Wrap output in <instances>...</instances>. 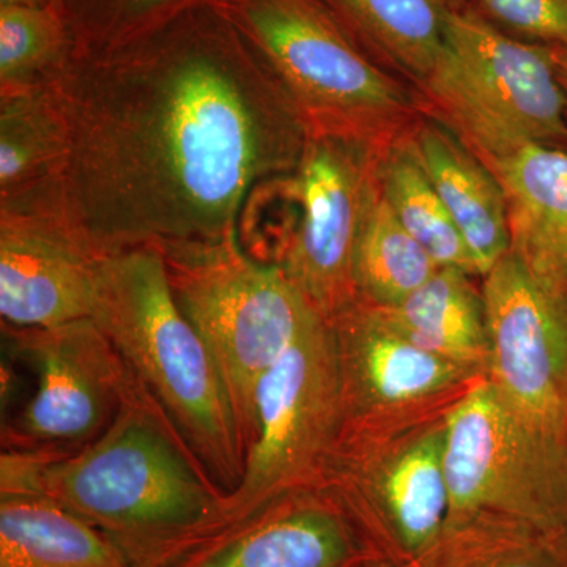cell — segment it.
Listing matches in <instances>:
<instances>
[{"mask_svg": "<svg viewBox=\"0 0 567 567\" xmlns=\"http://www.w3.org/2000/svg\"><path fill=\"white\" fill-rule=\"evenodd\" d=\"M330 323L341 385L339 436H386L445 416L486 379L417 346L364 301Z\"/></svg>", "mask_w": 567, "mask_h": 567, "instance_id": "cell-12", "label": "cell"}, {"mask_svg": "<svg viewBox=\"0 0 567 567\" xmlns=\"http://www.w3.org/2000/svg\"><path fill=\"white\" fill-rule=\"evenodd\" d=\"M439 268L395 218L380 188L354 249L358 300L375 308H394L427 282Z\"/></svg>", "mask_w": 567, "mask_h": 567, "instance_id": "cell-25", "label": "cell"}, {"mask_svg": "<svg viewBox=\"0 0 567 567\" xmlns=\"http://www.w3.org/2000/svg\"><path fill=\"white\" fill-rule=\"evenodd\" d=\"M361 50L415 91L434 70L464 0H320Z\"/></svg>", "mask_w": 567, "mask_h": 567, "instance_id": "cell-18", "label": "cell"}, {"mask_svg": "<svg viewBox=\"0 0 567 567\" xmlns=\"http://www.w3.org/2000/svg\"><path fill=\"white\" fill-rule=\"evenodd\" d=\"M450 518L488 513L567 535V450L481 380L446 415Z\"/></svg>", "mask_w": 567, "mask_h": 567, "instance_id": "cell-8", "label": "cell"}, {"mask_svg": "<svg viewBox=\"0 0 567 567\" xmlns=\"http://www.w3.org/2000/svg\"><path fill=\"white\" fill-rule=\"evenodd\" d=\"M473 9L514 39L567 47V0H475Z\"/></svg>", "mask_w": 567, "mask_h": 567, "instance_id": "cell-27", "label": "cell"}, {"mask_svg": "<svg viewBox=\"0 0 567 567\" xmlns=\"http://www.w3.org/2000/svg\"><path fill=\"white\" fill-rule=\"evenodd\" d=\"M78 58L55 3L0 7V96L55 87Z\"/></svg>", "mask_w": 567, "mask_h": 567, "instance_id": "cell-24", "label": "cell"}, {"mask_svg": "<svg viewBox=\"0 0 567 567\" xmlns=\"http://www.w3.org/2000/svg\"><path fill=\"white\" fill-rule=\"evenodd\" d=\"M379 178L395 218L439 267L461 268L480 278L464 238L417 158L410 130L386 145Z\"/></svg>", "mask_w": 567, "mask_h": 567, "instance_id": "cell-23", "label": "cell"}, {"mask_svg": "<svg viewBox=\"0 0 567 567\" xmlns=\"http://www.w3.org/2000/svg\"><path fill=\"white\" fill-rule=\"evenodd\" d=\"M91 319L212 483L230 494L245 473L240 427L210 349L175 301L162 249L104 257Z\"/></svg>", "mask_w": 567, "mask_h": 567, "instance_id": "cell-3", "label": "cell"}, {"mask_svg": "<svg viewBox=\"0 0 567 567\" xmlns=\"http://www.w3.org/2000/svg\"><path fill=\"white\" fill-rule=\"evenodd\" d=\"M55 92L70 130L62 208L102 256L240 237L311 133L219 6L80 55Z\"/></svg>", "mask_w": 567, "mask_h": 567, "instance_id": "cell-1", "label": "cell"}, {"mask_svg": "<svg viewBox=\"0 0 567 567\" xmlns=\"http://www.w3.org/2000/svg\"><path fill=\"white\" fill-rule=\"evenodd\" d=\"M488 164L527 145L567 153V104L554 47L514 39L473 7L454 13L445 44L417 91Z\"/></svg>", "mask_w": 567, "mask_h": 567, "instance_id": "cell-6", "label": "cell"}, {"mask_svg": "<svg viewBox=\"0 0 567 567\" xmlns=\"http://www.w3.org/2000/svg\"><path fill=\"white\" fill-rule=\"evenodd\" d=\"M487 380L536 432L567 450V287L513 252L483 276Z\"/></svg>", "mask_w": 567, "mask_h": 567, "instance_id": "cell-13", "label": "cell"}, {"mask_svg": "<svg viewBox=\"0 0 567 567\" xmlns=\"http://www.w3.org/2000/svg\"><path fill=\"white\" fill-rule=\"evenodd\" d=\"M417 567H567V535L480 513L450 518Z\"/></svg>", "mask_w": 567, "mask_h": 567, "instance_id": "cell-22", "label": "cell"}, {"mask_svg": "<svg viewBox=\"0 0 567 567\" xmlns=\"http://www.w3.org/2000/svg\"><path fill=\"white\" fill-rule=\"evenodd\" d=\"M410 136L483 278L511 249L502 183L472 147L435 115L425 112L410 130Z\"/></svg>", "mask_w": 567, "mask_h": 567, "instance_id": "cell-16", "label": "cell"}, {"mask_svg": "<svg viewBox=\"0 0 567 567\" xmlns=\"http://www.w3.org/2000/svg\"><path fill=\"white\" fill-rule=\"evenodd\" d=\"M383 559L341 499L317 486L235 518L171 567H371Z\"/></svg>", "mask_w": 567, "mask_h": 567, "instance_id": "cell-15", "label": "cell"}, {"mask_svg": "<svg viewBox=\"0 0 567 567\" xmlns=\"http://www.w3.org/2000/svg\"><path fill=\"white\" fill-rule=\"evenodd\" d=\"M224 0H55L76 40L78 58L99 54L162 28L178 14Z\"/></svg>", "mask_w": 567, "mask_h": 567, "instance_id": "cell-26", "label": "cell"}, {"mask_svg": "<svg viewBox=\"0 0 567 567\" xmlns=\"http://www.w3.org/2000/svg\"><path fill=\"white\" fill-rule=\"evenodd\" d=\"M102 256L66 218L61 196L0 207V317L11 328L91 319Z\"/></svg>", "mask_w": 567, "mask_h": 567, "instance_id": "cell-14", "label": "cell"}, {"mask_svg": "<svg viewBox=\"0 0 567 567\" xmlns=\"http://www.w3.org/2000/svg\"><path fill=\"white\" fill-rule=\"evenodd\" d=\"M487 166L505 189L509 251L567 287V153L527 145Z\"/></svg>", "mask_w": 567, "mask_h": 567, "instance_id": "cell-17", "label": "cell"}, {"mask_svg": "<svg viewBox=\"0 0 567 567\" xmlns=\"http://www.w3.org/2000/svg\"><path fill=\"white\" fill-rule=\"evenodd\" d=\"M55 0H0L2 6H32V7H47L52 6Z\"/></svg>", "mask_w": 567, "mask_h": 567, "instance_id": "cell-29", "label": "cell"}, {"mask_svg": "<svg viewBox=\"0 0 567 567\" xmlns=\"http://www.w3.org/2000/svg\"><path fill=\"white\" fill-rule=\"evenodd\" d=\"M37 494L99 528L134 567H171L229 524L226 494L140 385L102 435L44 464Z\"/></svg>", "mask_w": 567, "mask_h": 567, "instance_id": "cell-2", "label": "cell"}, {"mask_svg": "<svg viewBox=\"0 0 567 567\" xmlns=\"http://www.w3.org/2000/svg\"><path fill=\"white\" fill-rule=\"evenodd\" d=\"M388 144L309 133L287 178L298 215L271 262L328 322L358 301L354 249L380 193V158Z\"/></svg>", "mask_w": 567, "mask_h": 567, "instance_id": "cell-9", "label": "cell"}, {"mask_svg": "<svg viewBox=\"0 0 567 567\" xmlns=\"http://www.w3.org/2000/svg\"><path fill=\"white\" fill-rule=\"evenodd\" d=\"M156 248L175 301L221 371L246 457L257 383L322 315L279 265L254 256L240 237Z\"/></svg>", "mask_w": 567, "mask_h": 567, "instance_id": "cell-5", "label": "cell"}, {"mask_svg": "<svg viewBox=\"0 0 567 567\" xmlns=\"http://www.w3.org/2000/svg\"><path fill=\"white\" fill-rule=\"evenodd\" d=\"M0 567H134L121 548L54 499L0 495Z\"/></svg>", "mask_w": 567, "mask_h": 567, "instance_id": "cell-21", "label": "cell"}, {"mask_svg": "<svg viewBox=\"0 0 567 567\" xmlns=\"http://www.w3.org/2000/svg\"><path fill=\"white\" fill-rule=\"evenodd\" d=\"M341 429L333 330L320 316L257 383L244 477L226 494L229 522L287 492L322 486Z\"/></svg>", "mask_w": 567, "mask_h": 567, "instance_id": "cell-7", "label": "cell"}, {"mask_svg": "<svg viewBox=\"0 0 567 567\" xmlns=\"http://www.w3.org/2000/svg\"><path fill=\"white\" fill-rule=\"evenodd\" d=\"M69 151L55 87L0 96V205L61 192Z\"/></svg>", "mask_w": 567, "mask_h": 567, "instance_id": "cell-19", "label": "cell"}, {"mask_svg": "<svg viewBox=\"0 0 567 567\" xmlns=\"http://www.w3.org/2000/svg\"><path fill=\"white\" fill-rule=\"evenodd\" d=\"M555 65H557V74L563 92H565L567 104V47H554Z\"/></svg>", "mask_w": 567, "mask_h": 567, "instance_id": "cell-28", "label": "cell"}, {"mask_svg": "<svg viewBox=\"0 0 567 567\" xmlns=\"http://www.w3.org/2000/svg\"><path fill=\"white\" fill-rule=\"evenodd\" d=\"M11 360L35 375L31 398L2 424L3 450L71 454L102 435L136 390L92 319L52 328L2 324Z\"/></svg>", "mask_w": 567, "mask_h": 567, "instance_id": "cell-10", "label": "cell"}, {"mask_svg": "<svg viewBox=\"0 0 567 567\" xmlns=\"http://www.w3.org/2000/svg\"><path fill=\"white\" fill-rule=\"evenodd\" d=\"M371 567H417L416 563H402L393 561V559H383V561L375 563Z\"/></svg>", "mask_w": 567, "mask_h": 567, "instance_id": "cell-30", "label": "cell"}, {"mask_svg": "<svg viewBox=\"0 0 567 567\" xmlns=\"http://www.w3.org/2000/svg\"><path fill=\"white\" fill-rule=\"evenodd\" d=\"M221 9L281 82L309 132L391 142L427 112L320 0H224Z\"/></svg>", "mask_w": 567, "mask_h": 567, "instance_id": "cell-4", "label": "cell"}, {"mask_svg": "<svg viewBox=\"0 0 567 567\" xmlns=\"http://www.w3.org/2000/svg\"><path fill=\"white\" fill-rule=\"evenodd\" d=\"M446 415L386 436H339L322 486L385 557L417 563L450 517Z\"/></svg>", "mask_w": 567, "mask_h": 567, "instance_id": "cell-11", "label": "cell"}, {"mask_svg": "<svg viewBox=\"0 0 567 567\" xmlns=\"http://www.w3.org/2000/svg\"><path fill=\"white\" fill-rule=\"evenodd\" d=\"M456 267H440L401 305L382 309L388 319L429 352L487 379L491 361L486 301L483 289Z\"/></svg>", "mask_w": 567, "mask_h": 567, "instance_id": "cell-20", "label": "cell"}]
</instances>
